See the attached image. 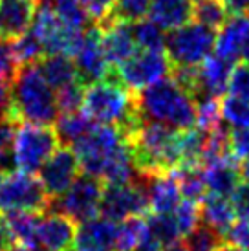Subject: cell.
<instances>
[{
	"instance_id": "6da1fadb",
	"label": "cell",
	"mask_w": 249,
	"mask_h": 251,
	"mask_svg": "<svg viewBox=\"0 0 249 251\" xmlns=\"http://www.w3.org/2000/svg\"><path fill=\"white\" fill-rule=\"evenodd\" d=\"M72 151L86 175L106 183L134 181L138 169L132 160L128 141L116 126L96 123L90 132L72 145Z\"/></svg>"
},
{
	"instance_id": "7a4b0ae2",
	"label": "cell",
	"mask_w": 249,
	"mask_h": 251,
	"mask_svg": "<svg viewBox=\"0 0 249 251\" xmlns=\"http://www.w3.org/2000/svg\"><path fill=\"white\" fill-rule=\"evenodd\" d=\"M83 112L97 125L116 126L128 138L134 128L141 123L136 99L132 92L118 79L114 68L106 79L92 83L84 88Z\"/></svg>"
},
{
	"instance_id": "3957f363",
	"label": "cell",
	"mask_w": 249,
	"mask_h": 251,
	"mask_svg": "<svg viewBox=\"0 0 249 251\" xmlns=\"http://www.w3.org/2000/svg\"><path fill=\"white\" fill-rule=\"evenodd\" d=\"M126 141L139 175H165L181 163L180 130L173 126L141 119Z\"/></svg>"
},
{
	"instance_id": "277c9868",
	"label": "cell",
	"mask_w": 249,
	"mask_h": 251,
	"mask_svg": "<svg viewBox=\"0 0 249 251\" xmlns=\"http://www.w3.org/2000/svg\"><path fill=\"white\" fill-rule=\"evenodd\" d=\"M134 99L141 119L163 123L176 130L196 126V101L173 77H163L136 92Z\"/></svg>"
},
{
	"instance_id": "5b68a950",
	"label": "cell",
	"mask_w": 249,
	"mask_h": 251,
	"mask_svg": "<svg viewBox=\"0 0 249 251\" xmlns=\"http://www.w3.org/2000/svg\"><path fill=\"white\" fill-rule=\"evenodd\" d=\"M11 119L15 123L53 125L59 118L55 92L39 72L37 63L22 64L9 81Z\"/></svg>"
},
{
	"instance_id": "8992f818",
	"label": "cell",
	"mask_w": 249,
	"mask_h": 251,
	"mask_svg": "<svg viewBox=\"0 0 249 251\" xmlns=\"http://www.w3.org/2000/svg\"><path fill=\"white\" fill-rule=\"evenodd\" d=\"M59 138L51 125L24 123L15 130L13 161L15 167L33 175L44 165L51 154L59 149Z\"/></svg>"
},
{
	"instance_id": "52a82bcc",
	"label": "cell",
	"mask_w": 249,
	"mask_h": 251,
	"mask_svg": "<svg viewBox=\"0 0 249 251\" xmlns=\"http://www.w3.org/2000/svg\"><path fill=\"white\" fill-rule=\"evenodd\" d=\"M215 31L203 24H183L173 29L165 39L171 66H198L215 50Z\"/></svg>"
},
{
	"instance_id": "ba28073f",
	"label": "cell",
	"mask_w": 249,
	"mask_h": 251,
	"mask_svg": "<svg viewBox=\"0 0 249 251\" xmlns=\"http://www.w3.org/2000/svg\"><path fill=\"white\" fill-rule=\"evenodd\" d=\"M50 207V196L41 181L28 173H6L0 180V211L42 213Z\"/></svg>"
},
{
	"instance_id": "9c48e42d",
	"label": "cell",
	"mask_w": 249,
	"mask_h": 251,
	"mask_svg": "<svg viewBox=\"0 0 249 251\" xmlns=\"http://www.w3.org/2000/svg\"><path fill=\"white\" fill-rule=\"evenodd\" d=\"M101 196H103V181L84 173L83 176H77L61 196L50 200L48 209L62 213L74 222H83L99 213Z\"/></svg>"
},
{
	"instance_id": "30bf717a",
	"label": "cell",
	"mask_w": 249,
	"mask_h": 251,
	"mask_svg": "<svg viewBox=\"0 0 249 251\" xmlns=\"http://www.w3.org/2000/svg\"><path fill=\"white\" fill-rule=\"evenodd\" d=\"M149 209L143 180L126 183H108L103 189L99 213L112 222H121L130 216L145 215Z\"/></svg>"
},
{
	"instance_id": "8fae6325",
	"label": "cell",
	"mask_w": 249,
	"mask_h": 251,
	"mask_svg": "<svg viewBox=\"0 0 249 251\" xmlns=\"http://www.w3.org/2000/svg\"><path fill=\"white\" fill-rule=\"evenodd\" d=\"M116 75L128 90L139 92L171 74V61L165 51H136L126 63L114 68Z\"/></svg>"
},
{
	"instance_id": "7c38bea8",
	"label": "cell",
	"mask_w": 249,
	"mask_h": 251,
	"mask_svg": "<svg viewBox=\"0 0 249 251\" xmlns=\"http://www.w3.org/2000/svg\"><path fill=\"white\" fill-rule=\"evenodd\" d=\"M74 64H75L77 81L84 86L103 81L110 74L112 66L104 55L103 44H101V31L96 24L84 29L81 46L74 55Z\"/></svg>"
},
{
	"instance_id": "4fadbf2b",
	"label": "cell",
	"mask_w": 249,
	"mask_h": 251,
	"mask_svg": "<svg viewBox=\"0 0 249 251\" xmlns=\"http://www.w3.org/2000/svg\"><path fill=\"white\" fill-rule=\"evenodd\" d=\"M37 173H39V181L46 191V195L50 196V200H53L57 196H61L70 187V183L77 178L79 160L72 149L62 147V149H57L44 161V165Z\"/></svg>"
},
{
	"instance_id": "5bb4252c",
	"label": "cell",
	"mask_w": 249,
	"mask_h": 251,
	"mask_svg": "<svg viewBox=\"0 0 249 251\" xmlns=\"http://www.w3.org/2000/svg\"><path fill=\"white\" fill-rule=\"evenodd\" d=\"M235 63L218 55H209L201 64L196 66V88L193 98L198 101L201 98H224L227 92L229 75Z\"/></svg>"
},
{
	"instance_id": "9a60e30c",
	"label": "cell",
	"mask_w": 249,
	"mask_h": 251,
	"mask_svg": "<svg viewBox=\"0 0 249 251\" xmlns=\"http://www.w3.org/2000/svg\"><path fill=\"white\" fill-rule=\"evenodd\" d=\"M96 26L101 31V44L112 68H118L119 64L126 63L138 51L136 41L132 37L130 24L106 19Z\"/></svg>"
},
{
	"instance_id": "2e32d148",
	"label": "cell",
	"mask_w": 249,
	"mask_h": 251,
	"mask_svg": "<svg viewBox=\"0 0 249 251\" xmlns=\"http://www.w3.org/2000/svg\"><path fill=\"white\" fill-rule=\"evenodd\" d=\"M116 237L118 222L104 216H92L75 229L72 251H116Z\"/></svg>"
},
{
	"instance_id": "e0dca14e",
	"label": "cell",
	"mask_w": 249,
	"mask_h": 251,
	"mask_svg": "<svg viewBox=\"0 0 249 251\" xmlns=\"http://www.w3.org/2000/svg\"><path fill=\"white\" fill-rule=\"evenodd\" d=\"M75 222L62 213L41 216L37 226V244L46 251H72L75 238Z\"/></svg>"
},
{
	"instance_id": "ac0fdd59",
	"label": "cell",
	"mask_w": 249,
	"mask_h": 251,
	"mask_svg": "<svg viewBox=\"0 0 249 251\" xmlns=\"http://www.w3.org/2000/svg\"><path fill=\"white\" fill-rule=\"evenodd\" d=\"M141 180L147 191L149 209L152 213H173L178 207V203L183 200L178 181L171 173L158 176L141 175Z\"/></svg>"
},
{
	"instance_id": "d6986e66",
	"label": "cell",
	"mask_w": 249,
	"mask_h": 251,
	"mask_svg": "<svg viewBox=\"0 0 249 251\" xmlns=\"http://www.w3.org/2000/svg\"><path fill=\"white\" fill-rule=\"evenodd\" d=\"M37 0H2L0 2V37L13 41L31 26Z\"/></svg>"
},
{
	"instance_id": "ffe728a7",
	"label": "cell",
	"mask_w": 249,
	"mask_h": 251,
	"mask_svg": "<svg viewBox=\"0 0 249 251\" xmlns=\"http://www.w3.org/2000/svg\"><path fill=\"white\" fill-rule=\"evenodd\" d=\"M236 158L229 154L222 160H216L213 163L203 165V176L207 193L220 196H231V193L240 183V167L236 165Z\"/></svg>"
},
{
	"instance_id": "44dd1931",
	"label": "cell",
	"mask_w": 249,
	"mask_h": 251,
	"mask_svg": "<svg viewBox=\"0 0 249 251\" xmlns=\"http://www.w3.org/2000/svg\"><path fill=\"white\" fill-rule=\"evenodd\" d=\"M149 17L163 31H173L193 19V0H150Z\"/></svg>"
},
{
	"instance_id": "7402d4cb",
	"label": "cell",
	"mask_w": 249,
	"mask_h": 251,
	"mask_svg": "<svg viewBox=\"0 0 249 251\" xmlns=\"http://www.w3.org/2000/svg\"><path fill=\"white\" fill-rule=\"evenodd\" d=\"M200 202H201L200 218H203V224L209 226L213 231H216L220 237H224L236 218L229 196L207 193Z\"/></svg>"
},
{
	"instance_id": "603a6c76",
	"label": "cell",
	"mask_w": 249,
	"mask_h": 251,
	"mask_svg": "<svg viewBox=\"0 0 249 251\" xmlns=\"http://www.w3.org/2000/svg\"><path fill=\"white\" fill-rule=\"evenodd\" d=\"M37 66H39V72L44 77V81L53 90H59L64 84H68L77 79L75 64L72 61V57L68 55H61V53L46 55L37 63Z\"/></svg>"
},
{
	"instance_id": "cb8c5ba5",
	"label": "cell",
	"mask_w": 249,
	"mask_h": 251,
	"mask_svg": "<svg viewBox=\"0 0 249 251\" xmlns=\"http://www.w3.org/2000/svg\"><path fill=\"white\" fill-rule=\"evenodd\" d=\"M6 226L9 229V235L13 242L28 248L37 246V226L41 220V213H31V211H9L4 216Z\"/></svg>"
},
{
	"instance_id": "d4e9b609",
	"label": "cell",
	"mask_w": 249,
	"mask_h": 251,
	"mask_svg": "<svg viewBox=\"0 0 249 251\" xmlns=\"http://www.w3.org/2000/svg\"><path fill=\"white\" fill-rule=\"evenodd\" d=\"M94 125L96 123L84 112H62V116L55 119V132L61 143L72 147L90 132Z\"/></svg>"
},
{
	"instance_id": "484cf974",
	"label": "cell",
	"mask_w": 249,
	"mask_h": 251,
	"mask_svg": "<svg viewBox=\"0 0 249 251\" xmlns=\"http://www.w3.org/2000/svg\"><path fill=\"white\" fill-rule=\"evenodd\" d=\"M171 175L176 178L180 193L185 200L200 202L201 198L207 195L205 176H203V169L200 165H178L174 171H171Z\"/></svg>"
},
{
	"instance_id": "4316f807",
	"label": "cell",
	"mask_w": 249,
	"mask_h": 251,
	"mask_svg": "<svg viewBox=\"0 0 249 251\" xmlns=\"http://www.w3.org/2000/svg\"><path fill=\"white\" fill-rule=\"evenodd\" d=\"M145 222L149 235L159 246H169L181 238V233L178 229V224L174 220L173 213H152L147 216Z\"/></svg>"
},
{
	"instance_id": "83f0119b",
	"label": "cell",
	"mask_w": 249,
	"mask_h": 251,
	"mask_svg": "<svg viewBox=\"0 0 249 251\" xmlns=\"http://www.w3.org/2000/svg\"><path fill=\"white\" fill-rule=\"evenodd\" d=\"M132 37L138 50L145 51H165V31L152 21H138L130 24Z\"/></svg>"
},
{
	"instance_id": "f1b7e54d",
	"label": "cell",
	"mask_w": 249,
	"mask_h": 251,
	"mask_svg": "<svg viewBox=\"0 0 249 251\" xmlns=\"http://www.w3.org/2000/svg\"><path fill=\"white\" fill-rule=\"evenodd\" d=\"M50 4L62 24H66L68 28L84 31L90 26V17L81 0H50Z\"/></svg>"
},
{
	"instance_id": "f546056e",
	"label": "cell",
	"mask_w": 249,
	"mask_h": 251,
	"mask_svg": "<svg viewBox=\"0 0 249 251\" xmlns=\"http://www.w3.org/2000/svg\"><path fill=\"white\" fill-rule=\"evenodd\" d=\"M147 233V222L143 215L130 216L118 224V237H116V251H134L136 246L143 240Z\"/></svg>"
},
{
	"instance_id": "4dcf8cb0",
	"label": "cell",
	"mask_w": 249,
	"mask_h": 251,
	"mask_svg": "<svg viewBox=\"0 0 249 251\" xmlns=\"http://www.w3.org/2000/svg\"><path fill=\"white\" fill-rule=\"evenodd\" d=\"M193 19L216 31L227 21V11L222 0H193Z\"/></svg>"
},
{
	"instance_id": "1f68e13d",
	"label": "cell",
	"mask_w": 249,
	"mask_h": 251,
	"mask_svg": "<svg viewBox=\"0 0 249 251\" xmlns=\"http://www.w3.org/2000/svg\"><path fill=\"white\" fill-rule=\"evenodd\" d=\"M222 121L233 128H249V101L235 96L220 98Z\"/></svg>"
},
{
	"instance_id": "d6a6232c",
	"label": "cell",
	"mask_w": 249,
	"mask_h": 251,
	"mask_svg": "<svg viewBox=\"0 0 249 251\" xmlns=\"http://www.w3.org/2000/svg\"><path fill=\"white\" fill-rule=\"evenodd\" d=\"M9 44H11V51H13L17 66L29 64V63H39L42 57H44L41 42H39V39L35 37V33L31 29L26 31V33H22L21 37L13 39V41H9Z\"/></svg>"
},
{
	"instance_id": "836d02e7",
	"label": "cell",
	"mask_w": 249,
	"mask_h": 251,
	"mask_svg": "<svg viewBox=\"0 0 249 251\" xmlns=\"http://www.w3.org/2000/svg\"><path fill=\"white\" fill-rule=\"evenodd\" d=\"M149 7H150V0H116L108 19L134 24L145 19L149 15Z\"/></svg>"
},
{
	"instance_id": "e575fe53",
	"label": "cell",
	"mask_w": 249,
	"mask_h": 251,
	"mask_svg": "<svg viewBox=\"0 0 249 251\" xmlns=\"http://www.w3.org/2000/svg\"><path fill=\"white\" fill-rule=\"evenodd\" d=\"M222 244V237L213 231L205 224H198L189 235H187L185 248L187 251H216Z\"/></svg>"
},
{
	"instance_id": "d590c367",
	"label": "cell",
	"mask_w": 249,
	"mask_h": 251,
	"mask_svg": "<svg viewBox=\"0 0 249 251\" xmlns=\"http://www.w3.org/2000/svg\"><path fill=\"white\" fill-rule=\"evenodd\" d=\"M15 121L6 119L0 121V173L6 175L15 169L13 161V140H15Z\"/></svg>"
},
{
	"instance_id": "8d00e7d4",
	"label": "cell",
	"mask_w": 249,
	"mask_h": 251,
	"mask_svg": "<svg viewBox=\"0 0 249 251\" xmlns=\"http://www.w3.org/2000/svg\"><path fill=\"white\" fill-rule=\"evenodd\" d=\"M84 84H81L79 81H72V83L64 84L62 88H59L55 94L57 106L59 112H77L81 110L83 106V94H84Z\"/></svg>"
},
{
	"instance_id": "74e56055",
	"label": "cell",
	"mask_w": 249,
	"mask_h": 251,
	"mask_svg": "<svg viewBox=\"0 0 249 251\" xmlns=\"http://www.w3.org/2000/svg\"><path fill=\"white\" fill-rule=\"evenodd\" d=\"M173 216L176 224H178V229H180L181 237H187L200 224V207L193 200H185L183 198L178 203V207L173 211Z\"/></svg>"
},
{
	"instance_id": "f35d334b",
	"label": "cell",
	"mask_w": 249,
	"mask_h": 251,
	"mask_svg": "<svg viewBox=\"0 0 249 251\" xmlns=\"http://www.w3.org/2000/svg\"><path fill=\"white\" fill-rule=\"evenodd\" d=\"M227 90L231 96L249 101V64L242 63L233 66L231 75H229Z\"/></svg>"
},
{
	"instance_id": "ab89813d",
	"label": "cell",
	"mask_w": 249,
	"mask_h": 251,
	"mask_svg": "<svg viewBox=\"0 0 249 251\" xmlns=\"http://www.w3.org/2000/svg\"><path fill=\"white\" fill-rule=\"evenodd\" d=\"M224 238L227 240V244H233L236 248H240V250L249 251V220L238 218L227 229Z\"/></svg>"
},
{
	"instance_id": "60d3db41",
	"label": "cell",
	"mask_w": 249,
	"mask_h": 251,
	"mask_svg": "<svg viewBox=\"0 0 249 251\" xmlns=\"http://www.w3.org/2000/svg\"><path fill=\"white\" fill-rule=\"evenodd\" d=\"M229 149L236 160H242L249 156V128L229 130Z\"/></svg>"
},
{
	"instance_id": "b9f144b4",
	"label": "cell",
	"mask_w": 249,
	"mask_h": 251,
	"mask_svg": "<svg viewBox=\"0 0 249 251\" xmlns=\"http://www.w3.org/2000/svg\"><path fill=\"white\" fill-rule=\"evenodd\" d=\"M229 200L233 203L236 218L249 220V183H238L229 196Z\"/></svg>"
},
{
	"instance_id": "7bdbcfd3",
	"label": "cell",
	"mask_w": 249,
	"mask_h": 251,
	"mask_svg": "<svg viewBox=\"0 0 249 251\" xmlns=\"http://www.w3.org/2000/svg\"><path fill=\"white\" fill-rule=\"evenodd\" d=\"M81 2L94 24H101L103 21H106L116 4V0H81Z\"/></svg>"
},
{
	"instance_id": "ee69618b",
	"label": "cell",
	"mask_w": 249,
	"mask_h": 251,
	"mask_svg": "<svg viewBox=\"0 0 249 251\" xmlns=\"http://www.w3.org/2000/svg\"><path fill=\"white\" fill-rule=\"evenodd\" d=\"M17 63H15L13 51H11V44L9 41L0 37V79L11 81L13 74L17 72Z\"/></svg>"
},
{
	"instance_id": "f6af8a7d",
	"label": "cell",
	"mask_w": 249,
	"mask_h": 251,
	"mask_svg": "<svg viewBox=\"0 0 249 251\" xmlns=\"http://www.w3.org/2000/svg\"><path fill=\"white\" fill-rule=\"evenodd\" d=\"M6 119H11V94H9V81L0 79V121Z\"/></svg>"
},
{
	"instance_id": "bcb514c9",
	"label": "cell",
	"mask_w": 249,
	"mask_h": 251,
	"mask_svg": "<svg viewBox=\"0 0 249 251\" xmlns=\"http://www.w3.org/2000/svg\"><path fill=\"white\" fill-rule=\"evenodd\" d=\"M238 59L249 64V17L244 15L242 31H240V44H238Z\"/></svg>"
},
{
	"instance_id": "7dc6e473",
	"label": "cell",
	"mask_w": 249,
	"mask_h": 251,
	"mask_svg": "<svg viewBox=\"0 0 249 251\" xmlns=\"http://www.w3.org/2000/svg\"><path fill=\"white\" fill-rule=\"evenodd\" d=\"M227 15H248L249 13V0H222Z\"/></svg>"
},
{
	"instance_id": "c3c4849f",
	"label": "cell",
	"mask_w": 249,
	"mask_h": 251,
	"mask_svg": "<svg viewBox=\"0 0 249 251\" xmlns=\"http://www.w3.org/2000/svg\"><path fill=\"white\" fill-rule=\"evenodd\" d=\"M11 244H13V238L9 235L4 216H0V251H6Z\"/></svg>"
},
{
	"instance_id": "681fc988",
	"label": "cell",
	"mask_w": 249,
	"mask_h": 251,
	"mask_svg": "<svg viewBox=\"0 0 249 251\" xmlns=\"http://www.w3.org/2000/svg\"><path fill=\"white\" fill-rule=\"evenodd\" d=\"M240 176H242L246 183H249V156L242 158V165H240Z\"/></svg>"
},
{
	"instance_id": "f907efd6",
	"label": "cell",
	"mask_w": 249,
	"mask_h": 251,
	"mask_svg": "<svg viewBox=\"0 0 249 251\" xmlns=\"http://www.w3.org/2000/svg\"><path fill=\"white\" fill-rule=\"evenodd\" d=\"M159 251H187V248H185V244L183 242H173V244H169V246H163Z\"/></svg>"
},
{
	"instance_id": "816d5d0a",
	"label": "cell",
	"mask_w": 249,
	"mask_h": 251,
	"mask_svg": "<svg viewBox=\"0 0 249 251\" xmlns=\"http://www.w3.org/2000/svg\"><path fill=\"white\" fill-rule=\"evenodd\" d=\"M216 251H246V250H240V248H236L233 244H220Z\"/></svg>"
},
{
	"instance_id": "f5cc1de1",
	"label": "cell",
	"mask_w": 249,
	"mask_h": 251,
	"mask_svg": "<svg viewBox=\"0 0 249 251\" xmlns=\"http://www.w3.org/2000/svg\"><path fill=\"white\" fill-rule=\"evenodd\" d=\"M29 250H31V248H28V246H22V244L15 246V244H11L6 251H29Z\"/></svg>"
},
{
	"instance_id": "db71d44e",
	"label": "cell",
	"mask_w": 249,
	"mask_h": 251,
	"mask_svg": "<svg viewBox=\"0 0 249 251\" xmlns=\"http://www.w3.org/2000/svg\"><path fill=\"white\" fill-rule=\"evenodd\" d=\"M2 176H4V175H2V173H0V180H2Z\"/></svg>"
}]
</instances>
